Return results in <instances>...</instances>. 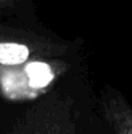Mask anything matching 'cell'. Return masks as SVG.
<instances>
[{"label":"cell","instance_id":"1","mask_svg":"<svg viewBox=\"0 0 132 134\" xmlns=\"http://www.w3.org/2000/svg\"><path fill=\"white\" fill-rule=\"evenodd\" d=\"M12 134H79L71 103L51 99L35 107Z\"/></svg>","mask_w":132,"mask_h":134},{"label":"cell","instance_id":"2","mask_svg":"<svg viewBox=\"0 0 132 134\" xmlns=\"http://www.w3.org/2000/svg\"><path fill=\"white\" fill-rule=\"evenodd\" d=\"M102 111L114 134H132V108L123 95L113 89L106 91L102 99Z\"/></svg>","mask_w":132,"mask_h":134},{"label":"cell","instance_id":"3","mask_svg":"<svg viewBox=\"0 0 132 134\" xmlns=\"http://www.w3.org/2000/svg\"><path fill=\"white\" fill-rule=\"evenodd\" d=\"M0 3H3V1H1V0H0Z\"/></svg>","mask_w":132,"mask_h":134}]
</instances>
